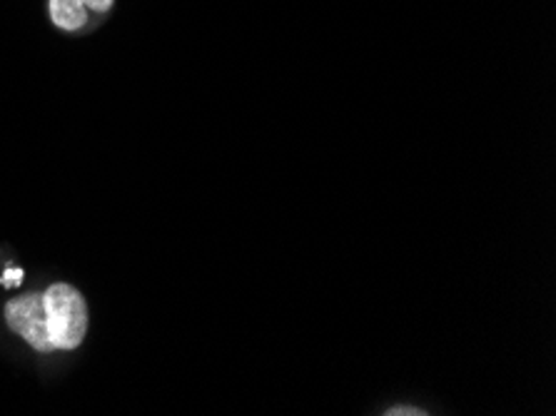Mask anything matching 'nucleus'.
<instances>
[{
  "label": "nucleus",
  "mask_w": 556,
  "mask_h": 416,
  "mask_svg": "<svg viewBox=\"0 0 556 416\" xmlns=\"http://www.w3.org/2000/svg\"><path fill=\"white\" fill-rule=\"evenodd\" d=\"M48 335L55 352L78 350L88 335V304L73 285H50L43 292Z\"/></svg>",
  "instance_id": "f257e3e1"
},
{
  "label": "nucleus",
  "mask_w": 556,
  "mask_h": 416,
  "mask_svg": "<svg viewBox=\"0 0 556 416\" xmlns=\"http://www.w3.org/2000/svg\"><path fill=\"white\" fill-rule=\"evenodd\" d=\"M3 314H5L8 327H11L21 339H25L33 350L40 354L55 352L48 335L43 292H28V294L13 297V300L5 304Z\"/></svg>",
  "instance_id": "f03ea898"
},
{
  "label": "nucleus",
  "mask_w": 556,
  "mask_h": 416,
  "mask_svg": "<svg viewBox=\"0 0 556 416\" xmlns=\"http://www.w3.org/2000/svg\"><path fill=\"white\" fill-rule=\"evenodd\" d=\"M23 277H25V272L13 267V269H8L3 277H0V282H3V287H11V290H15V287L23 285Z\"/></svg>",
  "instance_id": "20e7f679"
},
{
  "label": "nucleus",
  "mask_w": 556,
  "mask_h": 416,
  "mask_svg": "<svg viewBox=\"0 0 556 416\" xmlns=\"http://www.w3.org/2000/svg\"><path fill=\"white\" fill-rule=\"evenodd\" d=\"M384 414H390V416H425L427 412L415 409V406H394V409L384 412Z\"/></svg>",
  "instance_id": "39448f33"
},
{
  "label": "nucleus",
  "mask_w": 556,
  "mask_h": 416,
  "mask_svg": "<svg viewBox=\"0 0 556 416\" xmlns=\"http://www.w3.org/2000/svg\"><path fill=\"white\" fill-rule=\"evenodd\" d=\"M115 0H50L48 11L55 28L75 33L88 25V11L108 13Z\"/></svg>",
  "instance_id": "7ed1b4c3"
}]
</instances>
